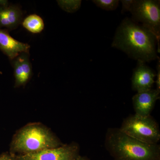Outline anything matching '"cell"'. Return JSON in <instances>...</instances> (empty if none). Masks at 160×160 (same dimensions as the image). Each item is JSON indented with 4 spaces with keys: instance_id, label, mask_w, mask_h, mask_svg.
Returning <instances> with one entry per match:
<instances>
[{
    "instance_id": "cell-3",
    "label": "cell",
    "mask_w": 160,
    "mask_h": 160,
    "mask_svg": "<svg viewBox=\"0 0 160 160\" xmlns=\"http://www.w3.org/2000/svg\"><path fill=\"white\" fill-rule=\"evenodd\" d=\"M59 146V141L48 129L39 125H32L19 132L12 142L11 149L25 154Z\"/></svg>"
},
{
    "instance_id": "cell-2",
    "label": "cell",
    "mask_w": 160,
    "mask_h": 160,
    "mask_svg": "<svg viewBox=\"0 0 160 160\" xmlns=\"http://www.w3.org/2000/svg\"><path fill=\"white\" fill-rule=\"evenodd\" d=\"M106 146L120 160H157L159 155L158 144L140 142L120 129H109L106 134Z\"/></svg>"
},
{
    "instance_id": "cell-1",
    "label": "cell",
    "mask_w": 160,
    "mask_h": 160,
    "mask_svg": "<svg viewBox=\"0 0 160 160\" xmlns=\"http://www.w3.org/2000/svg\"><path fill=\"white\" fill-rule=\"evenodd\" d=\"M159 40L151 31L125 18L116 31L112 47L125 52L129 58L146 63L159 58Z\"/></svg>"
},
{
    "instance_id": "cell-8",
    "label": "cell",
    "mask_w": 160,
    "mask_h": 160,
    "mask_svg": "<svg viewBox=\"0 0 160 160\" xmlns=\"http://www.w3.org/2000/svg\"><path fill=\"white\" fill-rule=\"evenodd\" d=\"M155 72L146 63L138 62L132 78V89L137 92L150 90L155 82Z\"/></svg>"
},
{
    "instance_id": "cell-10",
    "label": "cell",
    "mask_w": 160,
    "mask_h": 160,
    "mask_svg": "<svg viewBox=\"0 0 160 160\" xmlns=\"http://www.w3.org/2000/svg\"><path fill=\"white\" fill-rule=\"evenodd\" d=\"M9 32L5 29H0V50L10 61L23 52L29 53L30 46L29 44L15 39Z\"/></svg>"
},
{
    "instance_id": "cell-9",
    "label": "cell",
    "mask_w": 160,
    "mask_h": 160,
    "mask_svg": "<svg viewBox=\"0 0 160 160\" xmlns=\"http://www.w3.org/2000/svg\"><path fill=\"white\" fill-rule=\"evenodd\" d=\"M160 91L156 89L137 92L132 97L135 115L142 117L150 116L155 103L160 98Z\"/></svg>"
},
{
    "instance_id": "cell-7",
    "label": "cell",
    "mask_w": 160,
    "mask_h": 160,
    "mask_svg": "<svg viewBox=\"0 0 160 160\" xmlns=\"http://www.w3.org/2000/svg\"><path fill=\"white\" fill-rule=\"evenodd\" d=\"M23 12L19 6L0 0V29L12 31L23 21Z\"/></svg>"
},
{
    "instance_id": "cell-14",
    "label": "cell",
    "mask_w": 160,
    "mask_h": 160,
    "mask_svg": "<svg viewBox=\"0 0 160 160\" xmlns=\"http://www.w3.org/2000/svg\"><path fill=\"white\" fill-rule=\"evenodd\" d=\"M92 2L96 6L107 11L115 10L118 6V0H93Z\"/></svg>"
},
{
    "instance_id": "cell-18",
    "label": "cell",
    "mask_w": 160,
    "mask_h": 160,
    "mask_svg": "<svg viewBox=\"0 0 160 160\" xmlns=\"http://www.w3.org/2000/svg\"><path fill=\"white\" fill-rule=\"evenodd\" d=\"M74 160H86L85 159L83 158H80V157H77Z\"/></svg>"
},
{
    "instance_id": "cell-6",
    "label": "cell",
    "mask_w": 160,
    "mask_h": 160,
    "mask_svg": "<svg viewBox=\"0 0 160 160\" xmlns=\"http://www.w3.org/2000/svg\"><path fill=\"white\" fill-rule=\"evenodd\" d=\"M77 152L76 146L69 145L22 154L17 158L19 160H74Z\"/></svg>"
},
{
    "instance_id": "cell-13",
    "label": "cell",
    "mask_w": 160,
    "mask_h": 160,
    "mask_svg": "<svg viewBox=\"0 0 160 160\" xmlns=\"http://www.w3.org/2000/svg\"><path fill=\"white\" fill-rule=\"evenodd\" d=\"M59 6L62 9L67 12L73 13L77 11L81 6L82 1H58Z\"/></svg>"
},
{
    "instance_id": "cell-16",
    "label": "cell",
    "mask_w": 160,
    "mask_h": 160,
    "mask_svg": "<svg viewBox=\"0 0 160 160\" xmlns=\"http://www.w3.org/2000/svg\"><path fill=\"white\" fill-rule=\"evenodd\" d=\"M0 160H19L12 153L4 152L0 155Z\"/></svg>"
},
{
    "instance_id": "cell-11",
    "label": "cell",
    "mask_w": 160,
    "mask_h": 160,
    "mask_svg": "<svg viewBox=\"0 0 160 160\" xmlns=\"http://www.w3.org/2000/svg\"><path fill=\"white\" fill-rule=\"evenodd\" d=\"M29 57V53L23 52L10 61L14 70L16 87L25 86L32 77V66Z\"/></svg>"
},
{
    "instance_id": "cell-17",
    "label": "cell",
    "mask_w": 160,
    "mask_h": 160,
    "mask_svg": "<svg viewBox=\"0 0 160 160\" xmlns=\"http://www.w3.org/2000/svg\"><path fill=\"white\" fill-rule=\"evenodd\" d=\"M157 73L156 74L157 79L155 81L157 85V90L160 92V59H159V62H158L157 65Z\"/></svg>"
},
{
    "instance_id": "cell-15",
    "label": "cell",
    "mask_w": 160,
    "mask_h": 160,
    "mask_svg": "<svg viewBox=\"0 0 160 160\" xmlns=\"http://www.w3.org/2000/svg\"><path fill=\"white\" fill-rule=\"evenodd\" d=\"M121 2L122 3V13H124L126 12H129L133 0H122Z\"/></svg>"
},
{
    "instance_id": "cell-5",
    "label": "cell",
    "mask_w": 160,
    "mask_h": 160,
    "mask_svg": "<svg viewBox=\"0 0 160 160\" xmlns=\"http://www.w3.org/2000/svg\"><path fill=\"white\" fill-rule=\"evenodd\" d=\"M129 12L132 20L149 29L160 41V1L133 0Z\"/></svg>"
},
{
    "instance_id": "cell-12",
    "label": "cell",
    "mask_w": 160,
    "mask_h": 160,
    "mask_svg": "<svg viewBox=\"0 0 160 160\" xmlns=\"http://www.w3.org/2000/svg\"><path fill=\"white\" fill-rule=\"evenodd\" d=\"M22 24L26 30L34 34L42 32L45 27L42 18L35 14L28 16L23 20Z\"/></svg>"
},
{
    "instance_id": "cell-4",
    "label": "cell",
    "mask_w": 160,
    "mask_h": 160,
    "mask_svg": "<svg viewBox=\"0 0 160 160\" xmlns=\"http://www.w3.org/2000/svg\"><path fill=\"white\" fill-rule=\"evenodd\" d=\"M123 133L142 142L157 145L160 139V132L156 122L150 116L142 117L136 115L124 120L120 128Z\"/></svg>"
}]
</instances>
